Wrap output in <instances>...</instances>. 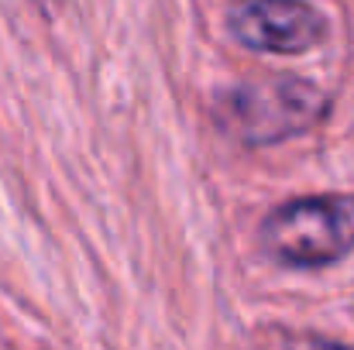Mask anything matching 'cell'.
<instances>
[{
  "mask_svg": "<svg viewBox=\"0 0 354 350\" xmlns=\"http://www.w3.org/2000/svg\"><path fill=\"white\" fill-rule=\"evenodd\" d=\"M327 114V97L306 79L272 76L224 90L214 100L217 124L241 144H275L310 130Z\"/></svg>",
  "mask_w": 354,
  "mask_h": 350,
  "instance_id": "obj_1",
  "label": "cell"
},
{
  "mask_svg": "<svg viewBox=\"0 0 354 350\" xmlns=\"http://www.w3.org/2000/svg\"><path fill=\"white\" fill-rule=\"evenodd\" d=\"M231 31L248 48L299 55L324 38V17L303 0H248L231 10Z\"/></svg>",
  "mask_w": 354,
  "mask_h": 350,
  "instance_id": "obj_3",
  "label": "cell"
},
{
  "mask_svg": "<svg viewBox=\"0 0 354 350\" xmlns=\"http://www.w3.org/2000/svg\"><path fill=\"white\" fill-rule=\"evenodd\" d=\"M254 350H351L330 337L320 333H299V330H282V327H268L258 333Z\"/></svg>",
  "mask_w": 354,
  "mask_h": 350,
  "instance_id": "obj_4",
  "label": "cell"
},
{
  "mask_svg": "<svg viewBox=\"0 0 354 350\" xmlns=\"http://www.w3.org/2000/svg\"><path fill=\"white\" fill-rule=\"evenodd\" d=\"M265 251L289 268H320L354 247V196H303L272 210L261 224Z\"/></svg>",
  "mask_w": 354,
  "mask_h": 350,
  "instance_id": "obj_2",
  "label": "cell"
}]
</instances>
